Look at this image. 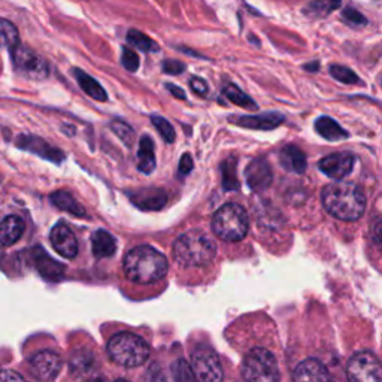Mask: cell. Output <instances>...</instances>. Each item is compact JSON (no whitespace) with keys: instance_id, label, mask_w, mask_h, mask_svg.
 <instances>
[{"instance_id":"cell-42","label":"cell","mask_w":382,"mask_h":382,"mask_svg":"<svg viewBox=\"0 0 382 382\" xmlns=\"http://www.w3.org/2000/svg\"><path fill=\"white\" fill-rule=\"evenodd\" d=\"M166 88L171 91V95H174L176 99H180V100H185L187 99L185 91L181 87L174 86V84H166Z\"/></svg>"},{"instance_id":"cell-38","label":"cell","mask_w":382,"mask_h":382,"mask_svg":"<svg viewBox=\"0 0 382 382\" xmlns=\"http://www.w3.org/2000/svg\"><path fill=\"white\" fill-rule=\"evenodd\" d=\"M161 66H163V71L169 75H180L185 71V64L180 60H165Z\"/></svg>"},{"instance_id":"cell-15","label":"cell","mask_w":382,"mask_h":382,"mask_svg":"<svg viewBox=\"0 0 382 382\" xmlns=\"http://www.w3.org/2000/svg\"><path fill=\"white\" fill-rule=\"evenodd\" d=\"M245 178H247V182L251 190L265 191L270 187L272 180H274V174H272L270 165L265 158H256L245 169Z\"/></svg>"},{"instance_id":"cell-5","label":"cell","mask_w":382,"mask_h":382,"mask_svg":"<svg viewBox=\"0 0 382 382\" xmlns=\"http://www.w3.org/2000/svg\"><path fill=\"white\" fill-rule=\"evenodd\" d=\"M248 214L237 203H227L219 208L212 218V230L219 239L227 242L242 241L248 233Z\"/></svg>"},{"instance_id":"cell-28","label":"cell","mask_w":382,"mask_h":382,"mask_svg":"<svg viewBox=\"0 0 382 382\" xmlns=\"http://www.w3.org/2000/svg\"><path fill=\"white\" fill-rule=\"evenodd\" d=\"M19 44V30L15 25L11 21L0 19V48H8L11 51Z\"/></svg>"},{"instance_id":"cell-14","label":"cell","mask_w":382,"mask_h":382,"mask_svg":"<svg viewBox=\"0 0 382 382\" xmlns=\"http://www.w3.org/2000/svg\"><path fill=\"white\" fill-rule=\"evenodd\" d=\"M228 121L252 130H274L284 123V115L279 112H266L260 115H242L230 117Z\"/></svg>"},{"instance_id":"cell-40","label":"cell","mask_w":382,"mask_h":382,"mask_svg":"<svg viewBox=\"0 0 382 382\" xmlns=\"http://www.w3.org/2000/svg\"><path fill=\"white\" fill-rule=\"evenodd\" d=\"M0 382H25L24 378L14 370H0Z\"/></svg>"},{"instance_id":"cell-10","label":"cell","mask_w":382,"mask_h":382,"mask_svg":"<svg viewBox=\"0 0 382 382\" xmlns=\"http://www.w3.org/2000/svg\"><path fill=\"white\" fill-rule=\"evenodd\" d=\"M62 360L53 351H40L36 355H33L30 360V370L33 377L39 379L40 382H51L54 381L60 372Z\"/></svg>"},{"instance_id":"cell-19","label":"cell","mask_w":382,"mask_h":382,"mask_svg":"<svg viewBox=\"0 0 382 382\" xmlns=\"http://www.w3.org/2000/svg\"><path fill=\"white\" fill-rule=\"evenodd\" d=\"M279 160L281 165L287 169V171L294 172V174H305L308 167V161L305 152L296 145H285L281 152H279Z\"/></svg>"},{"instance_id":"cell-9","label":"cell","mask_w":382,"mask_h":382,"mask_svg":"<svg viewBox=\"0 0 382 382\" xmlns=\"http://www.w3.org/2000/svg\"><path fill=\"white\" fill-rule=\"evenodd\" d=\"M11 58L16 72L32 80H44L48 76V64L38 53L29 47L16 45L11 49Z\"/></svg>"},{"instance_id":"cell-21","label":"cell","mask_w":382,"mask_h":382,"mask_svg":"<svg viewBox=\"0 0 382 382\" xmlns=\"http://www.w3.org/2000/svg\"><path fill=\"white\" fill-rule=\"evenodd\" d=\"M91 247L93 254L97 259L111 257L117 251V241L115 237L106 230H97L91 236Z\"/></svg>"},{"instance_id":"cell-1","label":"cell","mask_w":382,"mask_h":382,"mask_svg":"<svg viewBox=\"0 0 382 382\" xmlns=\"http://www.w3.org/2000/svg\"><path fill=\"white\" fill-rule=\"evenodd\" d=\"M321 199L329 214L342 222H357L366 211L363 190L351 182L329 184L322 190Z\"/></svg>"},{"instance_id":"cell-11","label":"cell","mask_w":382,"mask_h":382,"mask_svg":"<svg viewBox=\"0 0 382 382\" xmlns=\"http://www.w3.org/2000/svg\"><path fill=\"white\" fill-rule=\"evenodd\" d=\"M16 147L24 151H30L33 154H36L42 158L54 161V163H62L64 160V154L60 150L49 145L47 141L39 138V136L21 134L20 138L16 139Z\"/></svg>"},{"instance_id":"cell-27","label":"cell","mask_w":382,"mask_h":382,"mask_svg":"<svg viewBox=\"0 0 382 382\" xmlns=\"http://www.w3.org/2000/svg\"><path fill=\"white\" fill-rule=\"evenodd\" d=\"M236 158L228 157L226 158L219 169H222V181H223V189L230 191L239 189V181H237V174H236Z\"/></svg>"},{"instance_id":"cell-20","label":"cell","mask_w":382,"mask_h":382,"mask_svg":"<svg viewBox=\"0 0 382 382\" xmlns=\"http://www.w3.org/2000/svg\"><path fill=\"white\" fill-rule=\"evenodd\" d=\"M24 233V223L20 217L10 215L0 223V243L3 247H11L15 242H19Z\"/></svg>"},{"instance_id":"cell-30","label":"cell","mask_w":382,"mask_h":382,"mask_svg":"<svg viewBox=\"0 0 382 382\" xmlns=\"http://www.w3.org/2000/svg\"><path fill=\"white\" fill-rule=\"evenodd\" d=\"M224 96L232 102V104L245 108V109H257L256 102H254L248 95H245L242 90H239V87L233 86V84H228V86L224 87Z\"/></svg>"},{"instance_id":"cell-36","label":"cell","mask_w":382,"mask_h":382,"mask_svg":"<svg viewBox=\"0 0 382 382\" xmlns=\"http://www.w3.org/2000/svg\"><path fill=\"white\" fill-rule=\"evenodd\" d=\"M121 63L129 72H136L139 69V56L134 53L129 47H123Z\"/></svg>"},{"instance_id":"cell-35","label":"cell","mask_w":382,"mask_h":382,"mask_svg":"<svg viewBox=\"0 0 382 382\" xmlns=\"http://www.w3.org/2000/svg\"><path fill=\"white\" fill-rule=\"evenodd\" d=\"M342 20L348 25H351V27H363V25L368 24L366 16H364L363 14H360L353 6L345 8V10L342 11Z\"/></svg>"},{"instance_id":"cell-44","label":"cell","mask_w":382,"mask_h":382,"mask_svg":"<svg viewBox=\"0 0 382 382\" xmlns=\"http://www.w3.org/2000/svg\"><path fill=\"white\" fill-rule=\"evenodd\" d=\"M303 67H305V69H307V71H318V69H320V64H318L317 62H313V63L305 64Z\"/></svg>"},{"instance_id":"cell-12","label":"cell","mask_w":382,"mask_h":382,"mask_svg":"<svg viewBox=\"0 0 382 382\" xmlns=\"http://www.w3.org/2000/svg\"><path fill=\"white\" fill-rule=\"evenodd\" d=\"M51 245L64 259H75L78 254V241L64 223H57L49 233Z\"/></svg>"},{"instance_id":"cell-16","label":"cell","mask_w":382,"mask_h":382,"mask_svg":"<svg viewBox=\"0 0 382 382\" xmlns=\"http://www.w3.org/2000/svg\"><path fill=\"white\" fill-rule=\"evenodd\" d=\"M293 382H333V378L321 361L308 359L297 364L293 372Z\"/></svg>"},{"instance_id":"cell-34","label":"cell","mask_w":382,"mask_h":382,"mask_svg":"<svg viewBox=\"0 0 382 382\" xmlns=\"http://www.w3.org/2000/svg\"><path fill=\"white\" fill-rule=\"evenodd\" d=\"M111 129L112 132L120 138L127 147H132L133 145V142H134V132L132 127L124 123V121H120V120H115L111 123Z\"/></svg>"},{"instance_id":"cell-43","label":"cell","mask_w":382,"mask_h":382,"mask_svg":"<svg viewBox=\"0 0 382 382\" xmlns=\"http://www.w3.org/2000/svg\"><path fill=\"white\" fill-rule=\"evenodd\" d=\"M151 382H167V379H166L165 373L161 372V369L154 368V370H152V375H151Z\"/></svg>"},{"instance_id":"cell-22","label":"cell","mask_w":382,"mask_h":382,"mask_svg":"<svg viewBox=\"0 0 382 382\" xmlns=\"http://www.w3.org/2000/svg\"><path fill=\"white\" fill-rule=\"evenodd\" d=\"M138 169L145 175L154 172L156 169V154H154V142L148 134H143L139 141L138 151Z\"/></svg>"},{"instance_id":"cell-4","label":"cell","mask_w":382,"mask_h":382,"mask_svg":"<svg viewBox=\"0 0 382 382\" xmlns=\"http://www.w3.org/2000/svg\"><path fill=\"white\" fill-rule=\"evenodd\" d=\"M108 354L120 366L138 368L148 360L150 346L138 335L118 333L109 339Z\"/></svg>"},{"instance_id":"cell-26","label":"cell","mask_w":382,"mask_h":382,"mask_svg":"<svg viewBox=\"0 0 382 382\" xmlns=\"http://www.w3.org/2000/svg\"><path fill=\"white\" fill-rule=\"evenodd\" d=\"M341 0H312V2L305 8L303 14L309 19H324V16L335 12L341 8Z\"/></svg>"},{"instance_id":"cell-32","label":"cell","mask_w":382,"mask_h":382,"mask_svg":"<svg viewBox=\"0 0 382 382\" xmlns=\"http://www.w3.org/2000/svg\"><path fill=\"white\" fill-rule=\"evenodd\" d=\"M330 75H332L336 81L342 82V84H359V82H361L357 73L351 71L350 67L341 66V64L330 66Z\"/></svg>"},{"instance_id":"cell-2","label":"cell","mask_w":382,"mask_h":382,"mask_svg":"<svg viewBox=\"0 0 382 382\" xmlns=\"http://www.w3.org/2000/svg\"><path fill=\"white\" fill-rule=\"evenodd\" d=\"M167 260L156 248L141 245L127 252L124 272L127 278L136 284H152L163 279L167 274Z\"/></svg>"},{"instance_id":"cell-45","label":"cell","mask_w":382,"mask_h":382,"mask_svg":"<svg viewBox=\"0 0 382 382\" xmlns=\"http://www.w3.org/2000/svg\"><path fill=\"white\" fill-rule=\"evenodd\" d=\"M115 382H129L127 379H118V381H115Z\"/></svg>"},{"instance_id":"cell-41","label":"cell","mask_w":382,"mask_h":382,"mask_svg":"<svg viewBox=\"0 0 382 382\" xmlns=\"http://www.w3.org/2000/svg\"><path fill=\"white\" fill-rule=\"evenodd\" d=\"M180 175L181 176H187L189 175L191 171H193V158L190 154H184L181 157V161H180Z\"/></svg>"},{"instance_id":"cell-24","label":"cell","mask_w":382,"mask_h":382,"mask_svg":"<svg viewBox=\"0 0 382 382\" xmlns=\"http://www.w3.org/2000/svg\"><path fill=\"white\" fill-rule=\"evenodd\" d=\"M73 75H75L76 81H78L80 87L84 90V93H87L91 99L99 100V102L108 100V95H106L105 88L102 87L95 78H91L88 73H86L81 69H73Z\"/></svg>"},{"instance_id":"cell-8","label":"cell","mask_w":382,"mask_h":382,"mask_svg":"<svg viewBox=\"0 0 382 382\" xmlns=\"http://www.w3.org/2000/svg\"><path fill=\"white\" fill-rule=\"evenodd\" d=\"M191 369L200 382H223L222 361L211 348L200 346L193 351Z\"/></svg>"},{"instance_id":"cell-33","label":"cell","mask_w":382,"mask_h":382,"mask_svg":"<svg viewBox=\"0 0 382 382\" xmlns=\"http://www.w3.org/2000/svg\"><path fill=\"white\" fill-rule=\"evenodd\" d=\"M151 121L154 124V127L157 129V132L161 134V138H163L166 142L172 143L175 141V130H174V126L169 123L166 118L160 117V115H152L151 117Z\"/></svg>"},{"instance_id":"cell-17","label":"cell","mask_w":382,"mask_h":382,"mask_svg":"<svg viewBox=\"0 0 382 382\" xmlns=\"http://www.w3.org/2000/svg\"><path fill=\"white\" fill-rule=\"evenodd\" d=\"M129 196L133 205L143 211H158L165 208L167 203V193L163 189H156V187L132 191Z\"/></svg>"},{"instance_id":"cell-23","label":"cell","mask_w":382,"mask_h":382,"mask_svg":"<svg viewBox=\"0 0 382 382\" xmlns=\"http://www.w3.org/2000/svg\"><path fill=\"white\" fill-rule=\"evenodd\" d=\"M49 200L53 205L58 209L69 212V214L75 215V217H86V208L82 205H80L78 200H76L71 193L67 191H56L49 196Z\"/></svg>"},{"instance_id":"cell-31","label":"cell","mask_w":382,"mask_h":382,"mask_svg":"<svg viewBox=\"0 0 382 382\" xmlns=\"http://www.w3.org/2000/svg\"><path fill=\"white\" fill-rule=\"evenodd\" d=\"M172 375L175 382H198L191 366L182 359H178L172 364Z\"/></svg>"},{"instance_id":"cell-13","label":"cell","mask_w":382,"mask_h":382,"mask_svg":"<svg viewBox=\"0 0 382 382\" xmlns=\"http://www.w3.org/2000/svg\"><path fill=\"white\" fill-rule=\"evenodd\" d=\"M320 171L333 180H342L354 167V156L351 152H336L324 158L318 163Z\"/></svg>"},{"instance_id":"cell-37","label":"cell","mask_w":382,"mask_h":382,"mask_svg":"<svg viewBox=\"0 0 382 382\" xmlns=\"http://www.w3.org/2000/svg\"><path fill=\"white\" fill-rule=\"evenodd\" d=\"M370 236L373 243L377 245V248L382 251V217H379L370 228Z\"/></svg>"},{"instance_id":"cell-7","label":"cell","mask_w":382,"mask_h":382,"mask_svg":"<svg viewBox=\"0 0 382 382\" xmlns=\"http://www.w3.org/2000/svg\"><path fill=\"white\" fill-rule=\"evenodd\" d=\"M346 377L350 382H382V364L372 353H355L348 361Z\"/></svg>"},{"instance_id":"cell-29","label":"cell","mask_w":382,"mask_h":382,"mask_svg":"<svg viewBox=\"0 0 382 382\" xmlns=\"http://www.w3.org/2000/svg\"><path fill=\"white\" fill-rule=\"evenodd\" d=\"M127 42L134 48L145 51V53H156V51H158V45L156 44V40H152L145 33L136 29H132L127 33Z\"/></svg>"},{"instance_id":"cell-39","label":"cell","mask_w":382,"mask_h":382,"mask_svg":"<svg viewBox=\"0 0 382 382\" xmlns=\"http://www.w3.org/2000/svg\"><path fill=\"white\" fill-rule=\"evenodd\" d=\"M190 87L199 96H206L208 91H209L208 90V84L203 81L202 78H198V76H193L191 81H190Z\"/></svg>"},{"instance_id":"cell-6","label":"cell","mask_w":382,"mask_h":382,"mask_svg":"<svg viewBox=\"0 0 382 382\" xmlns=\"http://www.w3.org/2000/svg\"><path fill=\"white\" fill-rule=\"evenodd\" d=\"M242 377L245 382H281L278 361L265 348H254L247 354Z\"/></svg>"},{"instance_id":"cell-3","label":"cell","mask_w":382,"mask_h":382,"mask_svg":"<svg viewBox=\"0 0 382 382\" xmlns=\"http://www.w3.org/2000/svg\"><path fill=\"white\" fill-rule=\"evenodd\" d=\"M215 254V242L200 230L184 233L174 243V259L184 267L206 266L214 260Z\"/></svg>"},{"instance_id":"cell-18","label":"cell","mask_w":382,"mask_h":382,"mask_svg":"<svg viewBox=\"0 0 382 382\" xmlns=\"http://www.w3.org/2000/svg\"><path fill=\"white\" fill-rule=\"evenodd\" d=\"M33 261H35L39 274L49 279V281H57L64 274V266L57 263L54 259H51L40 247L33 250Z\"/></svg>"},{"instance_id":"cell-25","label":"cell","mask_w":382,"mask_h":382,"mask_svg":"<svg viewBox=\"0 0 382 382\" xmlns=\"http://www.w3.org/2000/svg\"><path fill=\"white\" fill-rule=\"evenodd\" d=\"M315 130L327 141H341L348 138V132L330 117H320L315 121Z\"/></svg>"}]
</instances>
